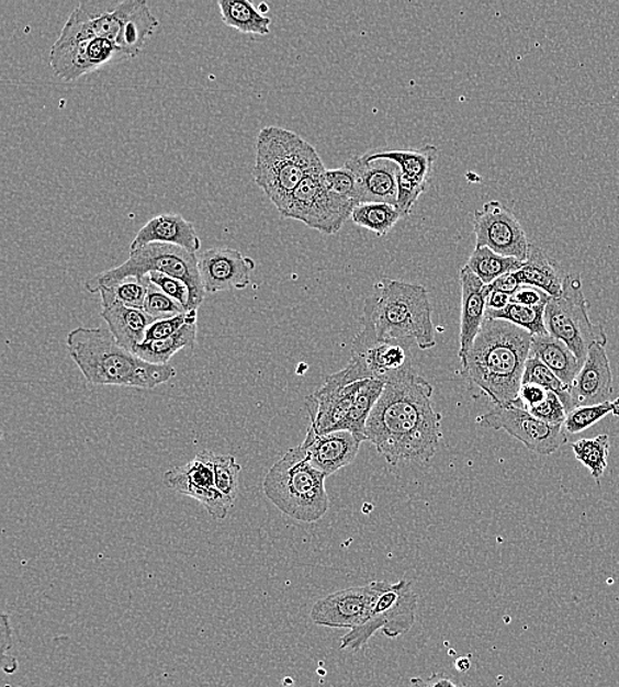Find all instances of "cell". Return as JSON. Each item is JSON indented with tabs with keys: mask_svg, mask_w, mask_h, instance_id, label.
<instances>
[{
	"mask_svg": "<svg viewBox=\"0 0 619 687\" xmlns=\"http://www.w3.org/2000/svg\"><path fill=\"white\" fill-rule=\"evenodd\" d=\"M143 311L154 317L155 320H161L185 313L187 309L149 282L148 294Z\"/></svg>",
	"mask_w": 619,
	"mask_h": 687,
	"instance_id": "cell-40",
	"label": "cell"
},
{
	"mask_svg": "<svg viewBox=\"0 0 619 687\" xmlns=\"http://www.w3.org/2000/svg\"><path fill=\"white\" fill-rule=\"evenodd\" d=\"M101 316L120 346L133 353L140 344L146 341L147 329L156 322L145 311L122 306V304L102 308Z\"/></svg>",
	"mask_w": 619,
	"mask_h": 687,
	"instance_id": "cell-25",
	"label": "cell"
},
{
	"mask_svg": "<svg viewBox=\"0 0 619 687\" xmlns=\"http://www.w3.org/2000/svg\"><path fill=\"white\" fill-rule=\"evenodd\" d=\"M475 423L487 429L506 431L538 455H552L569 442L564 426L545 424L517 405L495 406L477 417Z\"/></svg>",
	"mask_w": 619,
	"mask_h": 687,
	"instance_id": "cell-13",
	"label": "cell"
},
{
	"mask_svg": "<svg viewBox=\"0 0 619 687\" xmlns=\"http://www.w3.org/2000/svg\"><path fill=\"white\" fill-rule=\"evenodd\" d=\"M530 356L542 361L569 386H572L583 368L571 349L550 334L532 336Z\"/></svg>",
	"mask_w": 619,
	"mask_h": 687,
	"instance_id": "cell-26",
	"label": "cell"
},
{
	"mask_svg": "<svg viewBox=\"0 0 619 687\" xmlns=\"http://www.w3.org/2000/svg\"><path fill=\"white\" fill-rule=\"evenodd\" d=\"M386 585L387 582L376 581L329 594L312 607L311 620L320 627L354 630L367 621Z\"/></svg>",
	"mask_w": 619,
	"mask_h": 687,
	"instance_id": "cell-15",
	"label": "cell"
},
{
	"mask_svg": "<svg viewBox=\"0 0 619 687\" xmlns=\"http://www.w3.org/2000/svg\"><path fill=\"white\" fill-rule=\"evenodd\" d=\"M369 375L354 359L340 372L331 374L317 392L305 399L311 418L310 430L316 433L335 431L348 416L351 405Z\"/></svg>",
	"mask_w": 619,
	"mask_h": 687,
	"instance_id": "cell-12",
	"label": "cell"
},
{
	"mask_svg": "<svg viewBox=\"0 0 619 687\" xmlns=\"http://www.w3.org/2000/svg\"><path fill=\"white\" fill-rule=\"evenodd\" d=\"M551 296L544 291L531 286H522L511 296V302L529 307L547 306Z\"/></svg>",
	"mask_w": 619,
	"mask_h": 687,
	"instance_id": "cell-46",
	"label": "cell"
},
{
	"mask_svg": "<svg viewBox=\"0 0 619 687\" xmlns=\"http://www.w3.org/2000/svg\"><path fill=\"white\" fill-rule=\"evenodd\" d=\"M572 397L577 406L604 404L612 394L610 361L601 344H593L588 356L571 386Z\"/></svg>",
	"mask_w": 619,
	"mask_h": 687,
	"instance_id": "cell-22",
	"label": "cell"
},
{
	"mask_svg": "<svg viewBox=\"0 0 619 687\" xmlns=\"http://www.w3.org/2000/svg\"><path fill=\"white\" fill-rule=\"evenodd\" d=\"M517 274L524 286L537 288L551 297L562 295L565 275H562L558 264L536 245L531 244L529 256Z\"/></svg>",
	"mask_w": 619,
	"mask_h": 687,
	"instance_id": "cell-27",
	"label": "cell"
},
{
	"mask_svg": "<svg viewBox=\"0 0 619 687\" xmlns=\"http://www.w3.org/2000/svg\"><path fill=\"white\" fill-rule=\"evenodd\" d=\"M466 266L477 275L485 286H491L499 277L522 268L524 262L517 258L504 257L488 248L475 246Z\"/></svg>",
	"mask_w": 619,
	"mask_h": 687,
	"instance_id": "cell-32",
	"label": "cell"
},
{
	"mask_svg": "<svg viewBox=\"0 0 619 687\" xmlns=\"http://www.w3.org/2000/svg\"><path fill=\"white\" fill-rule=\"evenodd\" d=\"M609 414L619 417V397L615 401L604 402V404L573 408L564 423L566 436H575V433L589 429Z\"/></svg>",
	"mask_w": 619,
	"mask_h": 687,
	"instance_id": "cell-38",
	"label": "cell"
},
{
	"mask_svg": "<svg viewBox=\"0 0 619 687\" xmlns=\"http://www.w3.org/2000/svg\"><path fill=\"white\" fill-rule=\"evenodd\" d=\"M362 330L376 340L406 342L421 351L435 348L438 342L427 289L383 278L364 301Z\"/></svg>",
	"mask_w": 619,
	"mask_h": 687,
	"instance_id": "cell-4",
	"label": "cell"
},
{
	"mask_svg": "<svg viewBox=\"0 0 619 687\" xmlns=\"http://www.w3.org/2000/svg\"><path fill=\"white\" fill-rule=\"evenodd\" d=\"M432 397L434 386L415 371L384 385L364 437L390 465L425 464L438 452L442 417Z\"/></svg>",
	"mask_w": 619,
	"mask_h": 687,
	"instance_id": "cell-1",
	"label": "cell"
},
{
	"mask_svg": "<svg viewBox=\"0 0 619 687\" xmlns=\"http://www.w3.org/2000/svg\"><path fill=\"white\" fill-rule=\"evenodd\" d=\"M198 340V324H188L178 334L165 340L145 341L135 349V354L149 364L168 365L169 360L184 348L193 349Z\"/></svg>",
	"mask_w": 619,
	"mask_h": 687,
	"instance_id": "cell-31",
	"label": "cell"
},
{
	"mask_svg": "<svg viewBox=\"0 0 619 687\" xmlns=\"http://www.w3.org/2000/svg\"><path fill=\"white\" fill-rule=\"evenodd\" d=\"M527 412H529L532 417L553 426H564L566 416H569L562 399H560L558 395L552 392L547 394V398L542 402V404L533 406Z\"/></svg>",
	"mask_w": 619,
	"mask_h": 687,
	"instance_id": "cell-44",
	"label": "cell"
},
{
	"mask_svg": "<svg viewBox=\"0 0 619 687\" xmlns=\"http://www.w3.org/2000/svg\"><path fill=\"white\" fill-rule=\"evenodd\" d=\"M361 444L349 431L316 433L308 429L304 442L300 446L310 463L328 477L353 463Z\"/></svg>",
	"mask_w": 619,
	"mask_h": 687,
	"instance_id": "cell-20",
	"label": "cell"
},
{
	"mask_svg": "<svg viewBox=\"0 0 619 687\" xmlns=\"http://www.w3.org/2000/svg\"><path fill=\"white\" fill-rule=\"evenodd\" d=\"M588 309L582 278L569 274L562 295L551 297L544 315L547 333L563 341L583 365L593 344H608L605 329L589 319Z\"/></svg>",
	"mask_w": 619,
	"mask_h": 687,
	"instance_id": "cell-9",
	"label": "cell"
},
{
	"mask_svg": "<svg viewBox=\"0 0 619 687\" xmlns=\"http://www.w3.org/2000/svg\"><path fill=\"white\" fill-rule=\"evenodd\" d=\"M414 687H459L453 683L451 676L446 673H434L428 678L416 677L410 679Z\"/></svg>",
	"mask_w": 619,
	"mask_h": 687,
	"instance_id": "cell-49",
	"label": "cell"
},
{
	"mask_svg": "<svg viewBox=\"0 0 619 687\" xmlns=\"http://www.w3.org/2000/svg\"><path fill=\"white\" fill-rule=\"evenodd\" d=\"M155 243L180 246V248L195 252V255L201 249V239L194 229V225L188 222L187 218L178 215V213H165V215L149 219L136 233L132 246H130V251Z\"/></svg>",
	"mask_w": 619,
	"mask_h": 687,
	"instance_id": "cell-24",
	"label": "cell"
},
{
	"mask_svg": "<svg viewBox=\"0 0 619 687\" xmlns=\"http://www.w3.org/2000/svg\"><path fill=\"white\" fill-rule=\"evenodd\" d=\"M345 167L357 179L358 204H394L397 194V167L387 160L368 161L364 157L350 158ZM357 204V205H358Z\"/></svg>",
	"mask_w": 619,
	"mask_h": 687,
	"instance_id": "cell-21",
	"label": "cell"
},
{
	"mask_svg": "<svg viewBox=\"0 0 619 687\" xmlns=\"http://www.w3.org/2000/svg\"><path fill=\"white\" fill-rule=\"evenodd\" d=\"M532 336L504 320L488 319L461 361L464 379L491 398L495 406L518 401Z\"/></svg>",
	"mask_w": 619,
	"mask_h": 687,
	"instance_id": "cell-2",
	"label": "cell"
},
{
	"mask_svg": "<svg viewBox=\"0 0 619 687\" xmlns=\"http://www.w3.org/2000/svg\"><path fill=\"white\" fill-rule=\"evenodd\" d=\"M160 22L146 0H88L78 4L65 23L57 43L103 38L138 56Z\"/></svg>",
	"mask_w": 619,
	"mask_h": 687,
	"instance_id": "cell-5",
	"label": "cell"
},
{
	"mask_svg": "<svg viewBox=\"0 0 619 687\" xmlns=\"http://www.w3.org/2000/svg\"><path fill=\"white\" fill-rule=\"evenodd\" d=\"M213 455L212 451L198 453L192 462L167 471L162 476V483L167 488L204 505L214 520H225L233 507L220 494L214 482Z\"/></svg>",
	"mask_w": 619,
	"mask_h": 687,
	"instance_id": "cell-16",
	"label": "cell"
},
{
	"mask_svg": "<svg viewBox=\"0 0 619 687\" xmlns=\"http://www.w3.org/2000/svg\"><path fill=\"white\" fill-rule=\"evenodd\" d=\"M323 178L331 192L358 204L356 174L348 167L344 166L342 168H336V170H325Z\"/></svg>",
	"mask_w": 619,
	"mask_h": 687,
	"instance_id": "cell-43",
	"label": "cell"
},
{
	"mask_svg": "<svg viewBox=\"0 0 619 687\" xmlns=\"http://www.w3.org/2000/svg\"><path fill=\"white\" fill-rule=\"evenodd\" d=\"M455 667H458L460 672H466L469 667H471V661H469L468 657H461L455 661Z\"/></svg>",
	"mask_w": 619,
	"mask_h": 687,
	"instance_id": "cell-51",
	"label": "cell"
},
{
	"mask_svg": "<svg viewBox=\"0 0 619 687\" xmlns=\"http://www.w3.org/2000/svg\"><path fill=\"white\" fill-rule=\"evenodd\" d=\"M149 282L155 284L156 288L162 291L169 297H172L176 302L180 303L182 307L188 311L189 300H191V293L187 284L180 280H176L173 277L160 274V272H149L147 274Z\"/></svg>",
	"mask_w": 619,
	"mask_h": 687,
	"instance_id": "cell-45",
	"label": "cell"
},
{
	"mask_svg": "<svg viewBox=\"0 0 619 687\" xmlns=\"http://www.w3.org/2000/svg\"><path fill=\"white\" fill-rule=\"evenodd\" d=\"M160 272L184 282L191 293L188 311H199L205 301V288L199 270V257L195 252L167 244H148L140 249L130 251L125 263L100 272L85 282V289L91 294L101 289L113 288L126 280H140L149 272Z\"/></svg>",
	"mask_w": 619,
	"mask_h": 687,
	"instance_id": "cell-8",
	"label": "cell"
},
{
	"mask_svg": "<svg viewBox=\"0 0 619 687\" xmlns=\"http://www.w3.org/2000/svg\"><path fill=\"white\" fill-rule=\"evenodd\" d=\"M214 482L221 495L234 507L238 497L239 473L243 466L233 455H213Z\"/></svg>",
	"mask_w": 619,
	"mask_h": 687,
	"instance_id": "cell-39",
	"label": "cell"
},
{
	"mask_svg": "<svg viewBox=\"0 0 619 687\" xmlns=\"http://www.w3.org/2000/svg\"><path fill=\"white\" fill-rule=\"evenodd\" d=\"M475 246L525 262L530 241L514 213L497 200L488 201L474 212Z\"/></svg>",
	"mask_w": 619,
	"mask_h": 687,
	"instance_id": "cell-14",
	"label": "cell"
},
{
	"mask_svg": "<svg viewBox=\"0 0 619 687\" xmlns=\"http://www.w3.org/2000/svg\"><path fill=\"white\" fill-rule=\"evenodd\" d=\"M438 147L428 145L420 150H386L364 154L368 161L387 160L399 168V172L409 179L427 184L431 177L435 160L438 159Z\"/></svg>",
	"mask_w": 619,
	"mask_h": 687,
	"instance_id": "cell-28",
	"label": "cell"
},
{
	"mask_svg": "<svg viewBox=\"0 0 619 687\" xmlns=\"http://www.w3.org/2000/svg\"><path fill=\"white\" fill-rule=\"evenodd\" d=\"M522 384H536L545 388L547 392H552L562 399L566 413H571L573 408H576L575 401H573L571 386L565 385L562 380L558 378L555 373L547 368L542 361L536 358L527 360Z\"/></svg>",
	"mask_w": 619,
	"mask_h": 687,
	"instance_id": "cell-36",
	"label": "cell"
},
{
	"mask_svg": "<svg viewBox=\"0 0 619 687\" xmlns=\"http://www.w3.org/2000/svg\"><path fill=\"white\" fill-rule=\"evenodd\" d=\"M327 476L315 469L302 446L286 451L263 480L265 495L282 514L302 522H316L327 515Z\"/></svg>",
	"mask_w": 619,
	"mask_h": 687,
	"instance_id": "cell-7",
	"label": "cell"
},
{
	"mask_svg": "<svg viewBox=\"0 0 619 687\" xmlns=\"http://www.w3.org/2000/svg\"><path fill=\"white\" fill-rule=\"evenodd\" d=\"M126 58H130L128 55L119 45L103 38H89L74 43L56 42L50 49L49 63L58 79L74 82L110 63Z\"/></svg>",
	"mask_w": 619,
	"mask_h": 687,
	"instance_id": "cell-17",
	"label": "cell"
},
{
	"mask_svg": "<svg viewBox=\"0 0 619 687\" xmlns=\"http://www.w3.org/2000/svg\"><path fill=\"white\" fill-rule=\"evenodd\" d=\"M67 348L71 360L91 385L153 391L176 378L173 367L149 364L120 346L109 328L70 330Z\"/></svg>",
	"mask_w": 619,
	"mask_h": 687,
	"instance_id": "cell-3",
	"label": "cell"
},
{
	"mask_svg": "<svg viewBox=\"0 0 619 687\" xmlns=\"http://www.w3.org/2000/svg\"><path fill=\"white\" fill-rule=\"evenodd\" d=\"M218 8L227 27L245 35L270 34L271 19L263 15L249 0H220Z\"/></svg>",
	"mask_w": 619,
	"mask_h": 687,
	"instance_id": "cell-29",
	"label": "cell"
},
{
	"mask_svg": "<svg viewBox=\"0 0 619 687\" xmlns=\"http://www.w3.org/2000/svg\"><path fill=\"white\" fill-rule=\"evenodd\" d=\"M384 391V384L378 380H368L364 382L361 391L351 405L348 416L338 425L336 430H344L353 433L358 442H367L364 431H367L368 420L371 412L376 405L378 399Z\"/></svg>",
	"mask_w": 619,
	"mask_h": 687,
	"instance_id": "cell-30",
	"label": "cell"
},
{
	"mask_svg": "<svg viewBox=\"0 0 619 687\" xmlns=\"http://www.w3.org/2000/svg\"><path fill=\"white\" fill-rule=\"evenodd\" d=\"M399 170V168H397ZM427 184H421L419 181L404 177V174L397 171V194L395 205L399 210L401 215L408 216L413 212L416 201L419 200L423 193L427 190Z\"/></svg>",
	"mask_w": 619,
	"mask_h": 687,
	"instance_id": "cell-42",
	"label": "cell"
},
{
	"mask_svg": "<svg viewBox=\"0 0 619 687\" xmlns=\"http://www.w3.org/2000/svg\"><path fill=\"white\" fill-rule=\"evenodd\" d=\"M488 290V288H487ZM511 302V296L499 291L488 290L486 306L491 311H500L508 306Z\"/></svg>",
	"mask_w": 619,
	"mask_h": 687,
	"instance_id": "cell-50",
	"label": "cell"
},
{
	"mask_svg": "<svg viewBox=\"0 0 619 687\" xmlns=\"http://www.w3.org/2000/svg\"><path fill=\"white\" fill-rule=\"evenodd\" d=\"M461 283V322H460V360L471 351L475 337L486 320L488 290L480 278L468 268L460 270Z\"/></svg>",
	"mask_w": 619,
	"mask_h": 687,
	"instance_id": "cell-23",
	"label": "cell"
},
{
	"mask_svg": "<svg viewBox=\"0 0 619 687\" xmlns=\"http://www.w3.org/2000/svg\"><path fill=\"white\" fill-rule=\"evenodd\" d=\"M416 608L418 594L414 592L413 583L406 579L387 582L367 621L341 639V650L361 651L378 631L389 639L403 637L415 624Z\"/></svg>",
	"mask_w": 619,
	"mask_h": 687,
	"instance_id": "cell-10",
	"label": "cell"
},
{
	"mask_svg": "<svg viewBox=\"0 0 619 687\" xmlns=\"http://www.w3.org/2000/svg\"><path fill=\"white\" fill-rule=\"evenodd\" d=\"M573 453L579 463H583L590 471L593 478L597 482L603 477L608 469V457L610 451V438L608 433H601L596 438H584L571 444Z\"/></svg>",
	"mask_w": 619,
	"mask_h": 687,
	"instance_id": "cell-35",
	"label": "cell"
},
{
	"mask_svg": "<svg viewBox=\"0 0 619 687\" xmlns=\"http://www.w3.org/2000/svg\"><path fill=\"white\" fill-rule=\"evenodd\" d=\"M522 286L524 284L520 282L517 271H514L499 277L497 281H494L487 288L488 290L499 291V293L513 296Z\"/></svg>",
	"mask_w": 619,
	"mask_h": 687,
	"instance_id": "cell-48",
	"label": "cell"
},
{
	"mask_svg": "<svg viewBox=\"0 0 619 687\" xmlns=\"http://www.w3.org/2000/svg\"><path fill=\"white\" fill-rule=\"evenodd\" d=\"M402 217L396 205L386 203L358 204L351 213V222L375 233L378 237L386 236Z\"/></svg>",
	"mask_w": 619,
	"mask_h": 687,
	"instance_id": "cell-33",
	"label": "cell"
},
{
	"mask_svg": "<svg viewBox=\"0 0 619 687\" xmlns=\"http://www.w3.org/2000/svg\"><path fill=\"white\" fill-rule=\"evenodd\" d=\"M547 394H549V392H547L542 386L536 384H522V386H520L518 401L515 402L514 405L522 407L525 410H529V408L542 404V402L547 398Z\"/></svg>",
	"mask_w": 619,
	"mask_h": 687,
	"instance_id": "cell-47",
	"label": "cell"
},
{
	"mask_svg": "<svg viewBox=\"0 0 619 687\" xmlns=\"http://www.w3.org/2000/svg\"><path fill=\"white\" fill-rule=\"evenodd\" d=\"M199 311H185L168 319L156 320L149 326L146 341L165 340L179 333L188 324H198Z\"/></svg>",
	"mask_w": 619,
	"mask_h": 687,
	"instance_id": "cell-41",
	"label": "cell"
},
{
	"mask_svg": "<svg viewBox=\"0 0 619 687\" xmlns=\"http://www.w3.org/2000/svg\"><path fill=\"white\" fill-rule=\"evenodd\" d=\"M260 10H269V5L260 4Z\"/></svg>",
	"mask_w": 619,
	"mask_h": 687,
	"instance_id": "cell-52",
	"label": "cell"
},
{
	"mask_svg": "<svg viewBox=\"0 0 619 687\" xmlns=\"http://www.w3.org/2000/svg\"><path fill=\"white\" fill-rule=\"evenodd\" d=\"M409 344L393 340H376L360 330L351 347V359L360 362L369 379L383 382L414 371Z\"/></svg>",
	"mask_w": 619,
	"mask_h": 687,
	"instance_id": "cell-18",
	"label": "cell"
},
{
	"mask_svg": "<svg viewBox=\"0 0 619 687\" xmlns=\"http://www.w3.org/2000/svg\"><path fill=\"white\" fill-rule=\"evenodd\" d=\"M325 170L306 177L293 191L280 215L296 219L324 235H336L351 218L357 204L329 190L323 178Z\"/></svg>",
	"mask_w": 619,
	"mask_h": 687,
	"instance_id": "cell-11",
	"label": "cell"
},
{
	"mask_svg": "<svg viewBox=\"0 0 619 687\" xmlns=\"http://www.w3.org/2000/svg\"><path fill=\"white\" fill-rule=\"evenodd\" d=\"M256 268L252 258L232 248L207 249L199 257L200 275L206 294L246 289Z\"/></svg>",
	"mask_w": 619,
	"mask_h": 687,
	"instance_id": "cell-19",
	"label": "cell"
},
{
	"mask_svg": "<svg viewBox=\"0 0 619 687\" xmlns=\"http://www.w3.org/2000/svg\"><path fill=\"white\" fill-rule=\"evenodd\" d=\"M322 170L320 155L302 136L278 126L260 129L252 178L279 213L303 180Z\"/></svg>",
	"mask_w": 619,
	"mask_h": 687,
	"instance_id": "cell-6",
	"label": "cell"
},
{
	"mask_svg": "<svg viewBox=\"0 0 619 687\" xmlns=\"http://www.w3.org/2000/svg\"><path fill=\"white\" fill-rule=\"evenodd\" d=\"M149 289L148 277L140 280H126L116 286L100 290L102 308L122 304V306L143 309Z\"/></svg>",
	"mask_w": 619,
	"mask_h": 687,
	"instance_id": "cell-37",
	"label": "cell"
},
{
	"mask_svg": "<svg viewBox=\"0 0 619 687\" xmlns=\"http://www.w3.org/2000/svg\"><path fill=\"white\" fill-rule=\"evenodd\" d=\"M545 307H529L524 304L510 302L507 307L500 311L487 309L486 317L494 320H504L514 326L527 330L531 336L545 335Z\"/></svg>",
	"mask_w": 619,
	"mask_h": 687,
	"instance_id": "cell-34",
	"label": "cell"
}]
</instances>
